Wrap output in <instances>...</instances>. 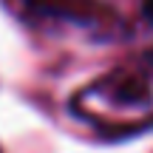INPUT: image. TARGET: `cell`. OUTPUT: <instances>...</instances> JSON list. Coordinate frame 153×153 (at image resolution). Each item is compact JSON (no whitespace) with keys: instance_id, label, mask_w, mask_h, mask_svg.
I'll use <instances>...</instances> for the list:
<instances>
[{"instance_id":"1","label":"cell","mask_w":153,"mask_h":153,"mask_svg":"<svg viewBox=\"0 0 153 153\" xmlns=\"http://www.w3.org/2000/svg\"><path fill=\"white\" fill-rule=\"evenodd\" d=\"M23 6L51 17H88L94 0H23Z\"/></svg>"},{"instance_id":"2","label":"cell","mask_w":153,"mask_h":153,"mask_svg":"<svg viewBox=\"0 0 153 153\" xmlns=\"http://www.w3.org/2000/svg\"><path fill=\"white\" fill-rule=\"evenodd\" d=\"M111 97L116 99V102H145V99L150 97V85L145 76L139 74H125V76H116L114 85H111Z\"/></svg>"},{"instance_id":"3","label":"cell","mask_w":153,"mask_h":153,"mask_svg":"<svg viewBox=\"0 0 153 153\" xmlns=\"http://www.w3.org/2000/svg\"><path fill=\"white\" fill-rule=\"evenodd\" d=\"M142 11H145V17L153 23V0H145V3H142Z\"/></svg>"}]
</instances>
